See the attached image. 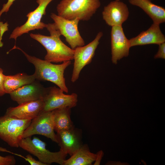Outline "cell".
Segmentation results:
<instances>
[{
    "mask_svg": "<svg viewBox=\"0 0 165 165\" xmlns=\"http://www.w3.org/2000/svg\"><path fill=\"white\" fill-rule=\"evenodd\" d=\"M46 28L50 32V36L39 34H30L31 38L39 42L46 50L45 60L57 63L73 60L74 50L62 42L60 38L61 35L54 23L47 24Z\"/></svg>",
    "mask_w": 165,
    "mask_h": 165,
    "instance_id": "6da1fadb",
    "label": "cell"
},
{
    "mask_svg": "<svg viewBox=\"0 0 165 165\" xmlns=\"http://www.w3.org/2000/svg\"><path fill=\"white\" fill-rule=\"evenodd\" d=\"M14 49L21 51L28 61L34 65L35 69L34 75L36 80L50 81L57 85L64 92L68 93L64 73L66 69L71 64V61L63 62L61 64H54L45 60L30 55L15 46L11 50Z\"/></svg>",
    "mask_w": 165,
    "mask_h": 165,
    "instance_id": "7a4b0ae2",
    "label": "cell"
},
{
    "mask_svg": "<svg viewBox=\"0 0 165 165\" xmlns=\"http://www.w3.org/2000/svg\"><path fill=\"white\" fill-rule=\"evenodd\" d=\"M100 0H61L57 6L58 15L68 20H89L100 7Z\"/></svg>",
    "mask_w": 165,
    "mask_h": 165,
    "instance_id": "3957f363",
    "label": "cell"
},
{
    "mask_svg": "<svg viewBox=\"0 0 165 165\" xmlns=\"http://www.w3.org/2000/svg\"><path fill=\"white\" fill-rule=\"evenodd\" d=\"M19 147L36 157L38 160L46 165L56 163L63 165L67 154L60 150L51 152L46 148V144L38 138L31 137L22 138Z\"/></svg>",
    "mask_w": 165,
    "mask_h": 165,
    "instance_id": "277c9868",
    "label": "cell"
},
{
    "mask_svg": "<svg viewBox=\"0 0 165 165\" xmlns=\"http://www.w3.org/2000/svg\"><path fill=\"white\" fill-rule=\"evenodd\" d=\"M31 120L19 119L6 114L0 116V138L11 147H19L23 132Z\"/></svg>",
    "mask_w": 165,
    "mask_h": 165,
    "instance_id": "5b68a950",
    "label": "cell"
},
{
    "mask_svg": "<svg viewBox=\"0 0 165 165\" xmlns=\"http://www.w3.org/2000/svg\"><path fill=\"white\" fill-rule=\"evenodd\" d=\"M34 135L44 136L57 143L54 132L53 110L42 111L33 119L29 126L23 132L22 138L31 137Z\"/></svg>",
    "mask_w": 165,
    "mask_h": 165,
    "instance_id": "8992f818",
    "label": "cell"
},
{
    "mask_svg": "<svg viewBox=\"0 0 165 165\" xmlns=\"http://www.w3.org/2000/svg\"><path fill=\"white\" fill-rule=\"evenodd\" d=\"M50 16L54 21L56 28L61 35L65 37L71 49L74 50L78 47L85 45V41L78 30V24L80 21L79 19L68 20L53 13H51Z\"/></svg>",
    "mask_w": 165,
    "mask_h": 165,
    "instance_id": "52a82bcc",
    "label": "cell"
},
{
    "mask_svg": "<svg viewBox=\"0 0 165 165\" xmlns=\"http://www.w3.org/2000/svg\"><path fill=\"white\" fill-rule=\"evenodd\" d=\"M103 35V32L100 31L94 39L88 44L78 47L74 50V63L71 79L72 82H75L78 79L82 69L92 61L100 40Z\"/></svg>",
    "mask_w": 165,
    "mask_h": 165,
    "instance_id": "ba28073f",
    "label": "cell"
},
{
    "mask_svg": "<svg viewBox=\"0 0 165 165\" xmlns=\"http://www.w3.org/2000/svg\"><path fill=\"white\" fill-rule=\"evenodd\" d=\"M64 92L55 86L46 88L42 99L44 105L42 111H50L63 107H75L78 102L77 94L75 93L65 94Z\"/></svg>",
    "mask_w": 165,
    "mask_h": 165,
    "instance_id": "9c48e42d",
    "label": "cell"
},
{
    "mask_svg": "<svg viewBox=\"0 0 165 165\" xmlns=\"http://www.w3.org/2000/svg\"><path fill=\"white\" fill-rule=\"evenodd\" d=\"M53 0H37L38 4L34 11L30 12L26 15L28 20L23 25L18 26L13 31L9 38H17L25 33L35 30H42L46 28V24L41 21L43 15L46 14V9L48 5Z\"/></svg>",
    "mask_w": 165,
    "mask_h": 165,
    "instance_id": "30bf717a",
    "label": "cell"
},
{
    "mask_svg": "<svg viewBox=\"0 0 165 165\" xmlns=\"http://www.w3.org/2000/svg\"><path fill=\"white\" fill-rule=\"evenodd\" d=\"M111 35L112 61L116 64L118 61L128 56L131 47L122 25L112 27Z\"/></svg>",
    "mask_w": 165,
    "mask_h": 165,
    "instance_id": "8fae6325",
    "label": "cell"
},
{
    "mask_svg": "<svg viewBox=\"0 0 165 165\" xmlns=\"http://www.w3.org/2000/svg\"><path fill=\"white\" fill-rule=\"evenodd\" d=\"M56 139L60 150L72 156L83 145L82 132L75 127L70 129L57 132Z\"/></svg>",
    "mask_w": 165,
    "mask_h": 165,
    "instance_id": "7c38bea8",
    "label": "cell"
},
{
    "mask_svg": "<svg viewBox=\"0 0 165 165\" xmlns=\"http://www.w3.org/2000/svg\"><path fill=\"white\" fill-rule=\"evenodd\" d=\"M46 88L38 80L24 85L9 94L11 99L18 105L42 99Z\"/></svg>",
    "mask_w": 165,
    "mask_h": 165,
    "instance_id": "4fadbf2b",
    "label": "cell"
},
{
    "mask_svg": "<svg viewBox=\"0 0 165 165\" xmlns=\"http://www.w3.org/2000/svg\"><path fill=\"white\" fill-rule=\"evenodd\" d=\"M129 14L127 5L120 1L110 2L104 7L102 12L103 19L109 26L122 25Z\"/></svg>",
    "mask_w": 165,
    "mask_h": 165,
    "instance_id": "5bb4252c",
    "label": "cell"
},
{
    "mask_svg": "<svg viewBox=\"0 0 165 165\" xmlns=\"http://www.w3.org/2000/svg\"><path fill=\"white\" fill-rule=\"evenodd\" d=\"M42 99L25 102L15 107H10L5 114L23 119L32 120L42 110Z\"/></svg>",
    "mask_w": 165,
    "mask_h": 165,
    "instance_id": "9a60e30c",
    "label": "cell"
},
{
    "mask_svg": "<svg viewBox=\"0 0 165 165\" xmlns=\"http://www.w3.org/2000/svg\"><path fill=\"white\" fill-rule=\"evenodd\" d=\"M130 47L150 44L160 45L165 42V37L160 24L153 23L147 30L129 40Z\"/></svg>",
    "mask_w": 165,
    "mask_h": 165,
    "instance_id": "2e32d148",
    "label": "cell"
},
{
    "mask_svg": "<svg viewBox=\"0 0 165 165\" xmlns=\"http://www.w3.org/2000/svg\"><path fill=\"white\" fill-rule=\"evenodd\" d=\"M131 5L139 7L150 17L153 23L160 24L165 22V9L152 3L151 0H129Z\"/></svg>",
    "mask_w": 165,
    "mask_h": 165,
    "instance_id": "e0dca14e",
    "label": "cell"
},
{
    "mask_svg": "<svg viewBox=\"0 0 165 165\" xmlns=\"http://www.w3.org/2000/svg\"><path fill=\"white\" fill-rule=\"evenodd\" d=\"M34 75L18 73L14 75H4L3 87L6 94H9L20 87L31 83L36 80Z\"/></svg>",
    "mask_w": 165,
    "mask_h": 165,
    "instance_id": "ac0fdd59",
    "label": "cell"
},
{
    "mask_svg": "<svg viewBox=\"0 0 165 165\" xmlns=\"http://www.w3.org/2000/svg\"><path fill=\"white\" fill-rule=\"evenodd\" d=\"M71 156L64 160L63 165H90L95 161L96 154L91 152L87 145L84 144Z\"/></svg>",
    "mask_w": 165,
    "mask_h": 165,
    "instance_id": "d6986e66",
    "label": "cell"
},
{
    "mask_svg": "<svg viewBox=\"0 0 165 165\" xmlns=\"http://www.w3.org/2000/svg\"><path fill=\"white\" fill-rule=\"evenodd\" d=\"M71 108L65 107L53 110L54 130L56 132L74 127L70 117Z\"/></svg>",
    "mask_w": 165,
    "mask_h": 165,
    "instance_id": "ffe728a7",
    "label": "cell"
},
{
    "mask_svg": "<svg viewBox=\"0 0 165 165\" xmlns=\"http://www.w3.org/2000/svg\"><path fill=\"white\" fill-rule=\"evenodd\" d=\"M16 163V160L13 156H0V165H14Z\"/></svg>",
    "mask_w": 165,
    "mask_h": 165,
    "instance_id": "44dd1931",
    "label": "cell"
},
{
    "mask_svg": "<svg viewBox=\"0 0 165 165\" xmlns=\"http://www.w3.org/2000/svg\"><path fill=\"white\" fill-rule=\"evenodd\" d=\"M154 58L165 59V42L159 45L158 50L154 56Z\"/></svg>",
    "mask_w": 165,
    "mask_h": 165,
    "instance_id": "7402d4cb",
    "label": "cell"
},
{
    "mask_svg": "<svg viewBox=\"0 0 165 165\" xmlns=\"http://www.w3.org/2000/svg\"><path fill=\"white\" fill-rule=\"evenodd\" d=\"M15 0H8L7 2L3 5L2 8L0 11V17L3 13L4 12L6 13L9 11L10 7Z\"/></svg>",
    "mask_w": 165,
    "mask_h": 165,
    "instance_id": "603a6c76",
    "label": "cell"
},
{
    "mask_svg": "<svg viewBox=\"0 0 165 165\" xmlns=\"http://www.w3.org/2000/svg\"><path fill=\"white\" fill-rule=\"evenodd\" d=\"M26 161H27L31 165H46L44 163L41 162L39 160H36L31 156L29 154L26 156Z\"/></svg>",
    "mask_w": 165,
    "mask_h": 165,
    "instance_id": "cb8c5ba5",
    "label": "cell"
},
{
    "mask_svg": "<svg viewBox=\"0 0 165 165\" xmlns=\"http://www.w3.org/2000/svg\"><path fill=\"white\" fill-rule=\"evenodd\" d=\"M3 70L0 68V96L4 95L6 94L3 87Z\"/></svg>",
    "mask_w": 165,
    "mask_h": 165,
    "instance_id": "d4e9b609",
    "label": "cell"
},
{
    "mask_svg": "<svg viewBox=\"0 0 165 165\" xmlns=\"http://www.w3.org/2000/svg\"><path fill=\"white\" fill-rule=\"evenodd\" d=\"M103 155V152L102 151H100L97 152L96 154V158L94 165H98L100 164Z\"/></svg>",
    "mask_w": 165,
    "mask_h": 165,
    "instance_id": "484cf974",
    "label": "cell"
},
{
    "mask_svg": "<svg viewBox=\"0 0 165 165\" xmlns=\"http://www.w3.org/2000/svg\"><path fill=\"white\" fill-rule=\"evenodd\" d=\"M116 0V1H120V0Z\"/></svg>",
    "mask_w": 165,
    "mask_h": 165,
    "instance_id": "4316f807",
    "label": "cell"
},
{
    "mask_svg": "<svg viewBox=\"0 0 165 165\" xmlns=\"http://www.w3.org/2000/svg\"></svg>",
    "mask_w": 165,
    "mask_h": 165,
    "instance_id": "83f0119b",
    "label": "cell"
}]
</instances>
